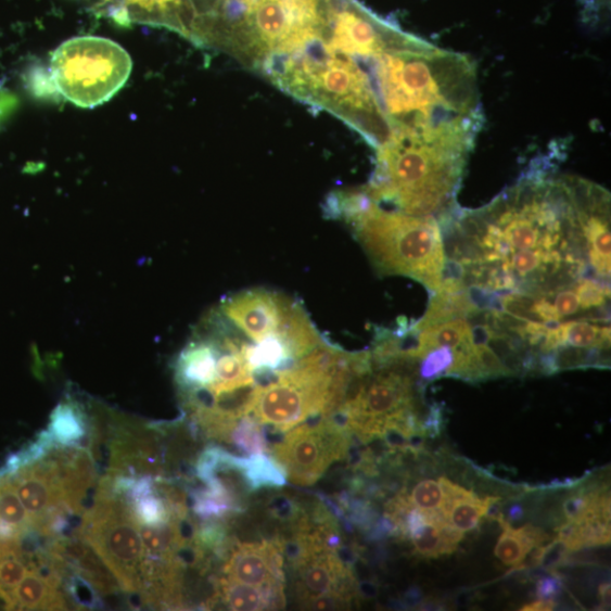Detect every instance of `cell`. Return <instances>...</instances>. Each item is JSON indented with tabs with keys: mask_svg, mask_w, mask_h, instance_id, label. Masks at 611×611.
<instances>
[{
	"mask_svg": "<svg viewBox=\"0 0 611 611\" xmlns=\"http://www.w3.org/2000/svg\"><path fill=\"white\" fill-rule=\"evenodd\" d=\"M483 124L484 115L391 127L365 191L378 204L408 216L440 218L457 205Z\"/></svg>",
	"mask_w": 611,
	"mask_h": 611,
	"instance_id": "6da1fadb",
	"label": "cell"
},
{
	"mask_svg": "<svg viewBox=\"0 0 611 611\" xmlns=\"http://www.w3.org/2000/svg\"><path fill=\"white\" fill-rule=\"evenodd\" d=\"M374 61V74L391 127L482 116L474 62L440 49L397 51Z\"/></svg>",
	"mask_w": 611,
	"mask_h": 611,
	"instance_id": "7a4b0ae2",
	"label": "cell"
},
{
	"mask_svg": "<svg viewBox=\"0 0 611 611\" xmlns=\"http://www.w3.org/2000/svg\"><path fill=\"white\" fill-rule=\"evenodd\" d=\"M259 71L289 96L349 125L375 150L389 139L391 125L369 77L353 59L334 54L323 41L271 58Z\"/></svg>",
	"mask_w": 611,
	"mask_h": 611,
	"instance_id": "3957f363",
	"label": "cell"
},
{
	"mask_svg": "<svg viewBox=\"0 0 611 611\" xmlns=\"http://www.w3.org/2000/svg\"><path fill=\"white\" fill-rule=\"evenodd\" d=\"M329 0H224L211 48L253 68L324 41Z\"/></svg>",
	"mask_w": 611,
	"mask_h": 611,
	"instance_id": "277c9868",
	"label": "cell"
},
{
	"mask_svg": "<svg viewBox=\"0 0 611 611\" xmlns=\"http://www.w3.org/2000/svg\"><path fill=\"white\" fill-rule=\"evenodd\" d=\"M351 227L380 275L409 277L431 295L438 291L445 254L435 218L408 216L374 201Z\"/></svg>",
	"mask_w": 611,
	"mask_h": 611,
	"instance_id": "5b68a950",
	"label": "cell"
},
{
	"mask_svg": "<svg viewBox=\"0 0 611 611\" xmlns=\"http://www.w3.org/2000/svg\"><path fill=\"white\" fill-rule=\"evenodd\" d=\"M131 67L122 46L88 36L67 40L52 52L50 73L62 97L79 109L91 110L124 88Z\"/></svg>",
	"mask_w": 611,
	"mask_h": 611,
	"instance_id": "8992f818",
	"label": "cell"
},
{
	"mask_svg": "<svg viewBox=\"0 0 611 611\" xmlns=\"http://www.w3.org/2000/svg\"><path fill=\"white\" fill-rule=\"evenodd\" d=\"M323 42L334 54L365 60H374L389 52L421 51L434 47L369 13L356 0H330Z\"/></svg>",
	"mask_w": 611,
	"mask_h": 611,
	"instance_id": "52a82bcc",
	"label": "cell"
},
{
	"mask_svg": "<svg viewBox=\"0 0 611 611\" xmlns=\"http://www.w3.org/2000/svg\"><path fill=\"white\" fill-rule=\"evenodd\" d=\"M353 433L338 427L328 416L317 417L287 432L271 448L289 480L300 486L320 481L334 463L348 458Z\"/></svg>",
	"mask_w": 611,
	"mask_h": 611,
	"instance_id": "ba28073f",
	"label": "cell"
},
{
	"mask_svg": "<svg viewBox=\"0 0 611 611\" xmlns=\"http://www.w3.org/2000/svg\"><path fill=\"white\" fill-rule=\"evenodd\" d=\"M294 301L267 289L238 292L222 301L220 311L254 343L276 335Z\"/></svg>",
	"mask_w": 611,
	"mask_h": 611,
	"instance_id": "9c48e42d",
	"label": "cell"
},
{
	"mask_svg": "<svg viewBox=\"0 0 611 611\" xmlns=\"http://www.w3.org/2000/svg\"><path fill=\"white\" fill-rule=\"evenodd\" d=\"M226 578L258 588H283V542L237 543L225 558Z\"/></svg>",
	"mask_w": 611,
	"mask_h": 611,
	"instance_id": "30bf717a",
	"label": "cell"
},
{
	"mask_svg": "<svg viewBox=\"0 0 611 611\" xmlns=\"http://www.w3.org/2000/svg\"><path fill=\"white\" fill-rule=\"evenodd\" d=\"M217 357L215 342L199 328L176 365V382L182 395L204 390L214 383Z\"/></svg>",
	"mask_w": 611,
	"mask_h": 611,
	"instance_id": "8fae6325",
	"label": "cell"
},
{
	"mask_svg": "<svg viewBox=\"0 0 611 611\" xmlns=\"http://www.w3.org/2000/svg\"><path fill=\"white\" fill-rule=\"evenodd\" d=\"M438 483L444 496L441 511L450 525L463 531V533H468V531H472L480 525L493 505L500 499L495 496L481 498L472 491L451 483L445 476L440 478Z\"/></svg>",
	"mask_w": 611,
	"mask_h": 611,
	"instance_id": "7c38bea8",
	"label": "cell"
},
{
	"mask_svg": "<svg viewBox=\"0 0 611 611\" xmlns=\"http://www.w3.org/2000/svg\"><path fill=\"white\" fill-rule=\"evenodd\" d=\"M494 520L502 527V534L495 547V556L505 567L517 568L523 564L531 550L550 540V536L540 527L527 524L514 529L500 513Z\"/></svg>",
	"mask_w": 611,
	"mask_h": 611,
	"instance_id": "4fadbf2b",
	"label": "cell"
},
{
	"mask_svg": "<svg viewBox=\"0 0 611 611\" xmlns=\"http://www.w3.org/2000/svg\"><path fill=\"white\" fill-rule=\"evenodd\" d=\"M276 335L295 362L326 341L314 327L305 308L296 301L292 303Z\"/></svg>",
	"mask_w": 611,
	"mask_h": 611,
	"instance_id": "5bb4252c",
	"label": "cell"
},
{
	"mask_svg": "<svg viewBox=\"0 0 611 611\" xmlns=\"http://www.w3.org/2000/svg\"><path fill=\"white\" fill-rule=\"evenodd\" d=\"M47 433L56 447L84 446L89 438L86 408L72 397L67 398L51 412Z\"/></svg>",
	"mask_w": 611,
	"mask_h": 611,
	"instance_id": "9a60e30c",
	"label": "cell"
},
{
	"mask_svg": "<svg viewBox=\"0 0 611 611\" xmlns=\"http://www.w3.org/2000/svg\"><path fill=\"white\" fill-rule=\"evenodd\" d=\"M218 596L228 609L236 611L279 609L285 606L283 588H258L226 577L218 580Z\"/></svg>",
	"mask_w": 611,
	"mask_h": 611,
	"instance_id": "2e32d148",
	"label": "cell"
},
{
	"mask_svg": "<svg viewBox=\"0 0 611 611\" xmlns=\"http://www.w3.org/2000/svg\"><path fill=\"white\" fill-rule=\"evenodd\" d=\"M61 589L51 584L30 564L20 582L11 610H66Z\"/></svg>",
	"mask_w": 611,
	"mask_h": 611,
	"instance_id": "e0dca14e",
	"label": "cell"
},
{
	"mask_svg": "<svg viewBox=\"0 0 611 611\" xmlns=\"http://www.w3.org/2000/svg\"><path fill=\"white\" fill-rule=\"evenodd\" d=\"M417 332L418 347L416 359L421 360L430 352L449 347L464 349L473 347L471 324L467 318H456L446 323L436 324Z\"/></svg>",
	"mask_w": 611,
	"mask_h": 611,
	"instance_id": "ac0fdd59",
	"label": "cell"
},
{
	"mask_svg": "<svg viewBox=\"0 0 611 611\" xmlns=\"http://www.w3.org/2000/svg\"><path fill=\"white\" fill-rule=\"evenodd\" d=\"M431 297L427 314L421 320L410 324L415 331L446 323L456 320V318H467L474 311L480 310L470 300L467 290L460 292L436 291Z\"/></svg>",
	"mask_w": 611,
	"mask_h": 611,
	"instance_id": "d6986e66",
	"label": "cell"
},
{
	"mask_svg": "<svg viewBox=\"0 0 611 611\" xmlns=\"http://www.w3.org/2000/svg\"><path fill=\"white\" fill-rule=\"evenodd\" d=\"M238 468L251 493L287 485L288 475L284 468L273 457L265 454L252 455L249 458L238 457Z\"/></svg>",
	"mask_w": 611,
	"mask_h": 611,
	"instance_id": "ffe728a7",
	"label": "cell"
},
{
	"mask_svg": "<svg viewBox=\"0 0 611 611\" xmlns=\"http://www.w3.org/2000/svg\"><path fill=\"white\" fill-rule=\"evenodd\" d=\"M29 570V557L21 542L0 540V598L11 610L15 590Z\"/></svg>",
	"mask_w": 611,
	"mask_h": 611,
	"instance_id": "44dd1931",
	"label": "cell"
},
{
	"mask_svg": "<svg viewBox=\"0 0 611 611\" xmlns=\"http://www.w3.org/2000/svg\"><path fill=\"white\" fill-rule=\"evenodd\" d=\"M228 443L249 456L265 454L269 450V441L265 435L263 424L251 415L237 421Z\"/></svg>",
	"mask_w": 611,
	"mask_h": 611,
	"instance_id": "7402d4cb",
	"label": "cell"
},
{
	"mask_svg": "<svg viewBox=\"0 0 611 611\" xmlns=\"http://www.w3.org/2000/svg\"><path fill=\"white\" fill-rule=\"evenodd\" d=\"M565 344L577 348H610V328L589 321H571L561 324Z\"/></svg>",
	"mask_w": 611,
	"mask_h": 611,
	"instance_id": "603a6c76",
	"label": "cell"
},
{
	"mask_svg": "<svg viewBox=\"0 0 611 611\" xmlns=\"http://www.w3.org/2000/svg\"><path fill=\"white\" fill-rule=\"evenodd\" d=\"M63 583L68 598L77 608L98 609L104 606L100 593L81 574L69 570L64 576Z\"/></svg>",
	"mask_w": 611,
	"mask_h": 611,
	"instance_id": "cb8c5ba5",
	"label": "cell"
},
{
	"mask_svg": "<svg viewBox=\"0 0 611 611\" xmlns=\"http://www.w3.org/2000/svg\"><path fill=\"white\" fill-rule=\"evenodd\" d=\"M23 81L25 89L37 99H55L60 94L50 69L46 71L41 65H33L26 69Z\"/></svg>",
	"mask_w": 611,
	"mask_h": 611,
	"instance_id": "d4e9b609",
	"label": "cell"
},
{
	"mask_svg": "<svg viewBox=\"0 0 611 611\" xmlns=\"http://www.w3.org/2000/svg\"><path fill=\"white\" fill-rule=\"evenodd\" d=\"M573 289L583 309L600 308L610 296L609 285L596 279L581 278Z\"/></svg>",
	"mask_w": 611,
	"mask_h": 611,
	"instance_id": "484cf974",
	"label": "cell"
},
{
	"mask_svg": "<svg viewBox=\"0 0 611 611\" xmlns=\"http://www.w3.org/2000/svg\"><path fill=\"white\" fill-rule=\"evenodd\" d=\"M473 356L483 381L512 377L500 358L488 344H478L473 347Z\"/></svg>",
	"mask_w": 611,
	"mask_h": 611,
	"instance_id": "4316f807",
	"label": "cell"
},
{
	"mask_svg": "<svg viewBox=\"0 0 611 611\" xmlns=\"http://www.w3.org/2000/svg\"><path fill=\"white\" fill-rule=\"evenodd\" d=\"M268 514L288 526L294 525L305 513L297 499L288 495H275L265 505Z\"/></svg>",
	"mask_w": 611,
	"mask_h": 611,
	"instance_id": "83f0119b",
	"label": "cell"
},
{
	"mask_svg": "<svg viewBox=\"0 0 611 611\" xmlns=\"http://www.w3.org/2000/svg\"><path fill=\"white\" fill-rule=\"evenodd\" d=\"M420 365V378L423 381H433L445 377L448 368L454 364L455 349L441 347L424 356Z\"/></svg>",
	"mask_w": 611,
	"mask_h": 611,
	"instance_id": "f1b7e54d",
	"label": "cell"
},
{
	"mask_svg": "<svg viewBox=\"0 0 611 611\" xmlns=\"http://www.w3.org/2000/svg\"><path fill=\"white\" fill-rule=\"evenodd\" d=\"M410 498L416 509L433 512L442 509L444 496L440 483L424 480L415 486Z\"/></svg>",
	"mask_w": 611,
	"mask_h": 611,
	"instance_id": "f546056e",
	"label": "cell"
},
{
	"mask_svg": "<svg viewBox=\"0 0 611 611\" xmlns=\"http://www.w3.org/2000/svg\"><path fill=\"white\" fill-rule=\"evenodd\" d=\"M589 505V494L587 488L576 491L569 497L563 505L564 514L568 521L580 522L586 515Z\"/></svg>",
	"mask_w": 611,
	"mask_h": 611,
	"instance_id": "4dcf8cb0",
	"label": "cell"
},
{
	"mask_svg": "<svg viewBox=\"0 0 611 611\" xmlns=\"http://www.w3.org/2000/svg\"><path fill=\"white\" fill-rule=\"evenodd\" d=\"M552 306L556 309L558 316L561 317V320L563 317L575 315L581 309L578 298L573 288L572 290L564 289L558 291L555 295Z\"/></svg>",
	"mask_w": 611,
	"mask_h": 611,
	"instance_id": "1f68e13d",
	"label": "cell"
},
{
	"mask_svg": "<svg viewBox=\"0 0 611 611\" xmlns=\"http://www.w3.org/2000/svg\"><path fill=\"white\" fill-rule=\"evenodd\" d=\"M563 583L560 577L546 576L537 584V596L539 599L553 600L561 595Z\"/></svg>",
	"mask_w": 611,
	"mask_h": 611,
	"instance_id": "d6a6232c",
	"label": "cell"
},
{
	"mask_svg": "<svg viewBox=\"0 0 611 611\" xmlns=\"http://www.w3.org/2000/svg\"><path fill=\"white\" fill-rule=\"evenodd\" d=\"M444 428V416L440 407L434 406L430 409V412L422 421V431L427 437H436L441 435Z\"/></svg>",
	"mask_w": 611,
	"mask_h": 611,
	"instance_id": "836d02e7",
	"label": "cell"
},
{
	"mask_svg": "<svg viewBox=\"0 0 611 611\" xmlns=\"http://www.w3.org/2000/svg\"><path fill=\"white\" fill-rule=\"evenodd\" d=\"M18 100L7 89H0V122L9 118L17 109Z\"/></svg>",
	"mask_w": 611,
	"mask_h": 611,
	"instance_id": "e575fe53",
	"label": "cell"
},
{
	"mask_svg": "<svg viewBox=\"0 0 611 611\" xmlns=\"http://www.w3.org/2000/svg\"><path fill=\"white\" fill-rule=\"evenodd\" d=\"M556 607V602L553 600H544L539 599L538 601L527 603L521 608V610L525 611H549L553 610Z\"/></svg>",
	"mask_w": 611,
	"mask_h": 611,
	"instance_id": "d590c367",
	"label": "cell"
},
{
	"mask_svg": "<svg viewBox=\"0 0 611 611\" xmlns=\"http://www.w3.org/2000/svg\"><path fill=\"white\" fill-rule=\"evenodd\" d=\"M601 606L607 608L610 606V584L603 583L598 589Z\"/></svg>",
	"mask_w": 611,
	"mask_h": 611,
	"instance_id": "8d00e7d4",
	"label": "cell"
},
{
	"mask_svg": "<svg viewBox=\"0 0 611 611\" xmlns=\"http://www.w3.org/2000/svg\"><path fill=\"white\" fill-rule=\"evenodd\" d=\"M421 599H422V596H421V593H420L419 589H411L407 594V600L412 604L418 603Z\"/></svg>",
	"mask_w": 611,
	"mask_h": 611,
	"instance_id": "74e56055",
	"label": "cell"
},
{
	"mask_svg": "<svg viewBox=\"0 0 611 611\" xmlns=\"http://www.w3.org/2000/svg\"><path fill=\"white\" fill-rule=\"evenodd\" d=\"M510 519L517 521L523 517V510L520 507H513L509 511Z\"/></svg>",
	"mask_w": 611,
	"mask_h": 611,
	"instance_id": "f35d334b",
	"label": "cell"
}]
</instances>
